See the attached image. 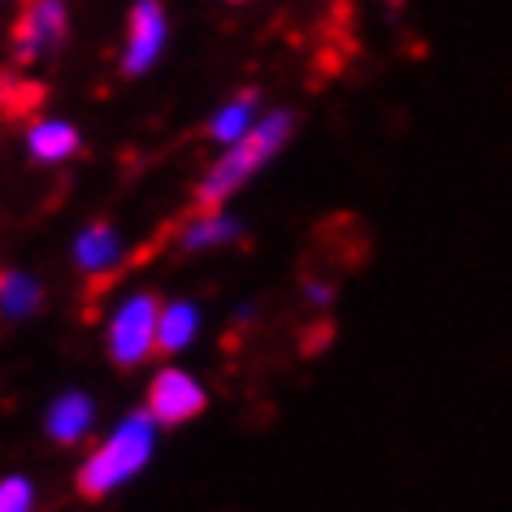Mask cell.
Instances as JSON below:
<instances>
[{"label":"cell","instance_id":"obj_1","mask_svg":"<svg viewBox=\"0 0 512 512\" xmlns=\"http://www.w3.org/2000/svg\"><path fill=\"white\" fill-rule=\"evenodd\" d=\"M287 135H291V113H274V118H265L261 126H252L243 139H235V148H230L226 157L209 170V178L200 183L191 213H217V209H222V200L235 187L248 183V178L287 144Z\"/></svg>","mask_w":512,"mask_h":512},{"label":"cell","instance_id":"obj_2","mask_svg":"<svg viewBox=\"0 0 512 512\" xmlns=\"http://www.w3.org/2000/svg\"><path fill=\"white\" fill-rule=\"evenodd\" d=\"M152 413H135L122 421L118 434L100 447V452L79 469V495L83 499H105L113 486H122L131 473H139L152 456Z\"/></svg>","mask_w":512,"mask_h":512},{"label":"cell","instance_id":"obj_3","mask_svg":"<svg viewBox=\"0 0 512 512\" xmlns=\"http://www.w3.org/2000/svg\"><path fill=\"white\" fill-rule=\"evenodd\" d=\"M157 326H161V300L157 296H135L122 304V313L113 317L109 330V356L113 365L131 369L148 356H157Z\"/></svg>","mask_w":512,"mask_h":512},{"label":"cell","instance_id":"obj_4","mask_svg":"<svg viewBox=\"0 0 512 512\" xmlns=\"http://www.w3.org/2000/svg\"><path fill=\"white\" fill-rule=\"evenodd\" d=\"M66 40V5L61 0H27L18 27H14V53L18 66H27L48 48H57Z\"/></svg>","mask_w":512,"mask_h":512},{"label":"cell","instance_id":"obj_5","mask_svg":"<svg viewBox=\"0 0 512 512\" xmlns=\"http://www.w3.org/2000/svg\"><path fill=\"white\" fill-rule=\"evenodd\" d=\"M148 413H152V421H161V426H183V421L204 413V391L183 369H161L148 391Z\"/></svg>","mask_w":512,"mask_h":512},{"label":"cell","instance_id":"obj_6","mask_svg":"<svg viewBox=\"0 0 512 512\" xmlns=\"http://www.w3.org/2000/svg\"><path fill=\"white\" fill-rule=\"evenodd\" d=\"M165 44V14L157 0H139L131 14V48H126V74H139L152 66V57Z\"/></svg>","mask_w":512,"mask_h":512},{"label":"cell","instance_id":"obj_7","mask_svg":"<svg viewBox=\"0 0 512 512\" xmlns=\"http://www.w3.org/2000/svg\"><path fill=\"white\" fill-rule=\"evenodd\" d=\"M87 426H92V400L87 395H61L48 413V434L57 443H79Z\"/></svg>","mask_w":512,"mask_h":512},{"label":"cell","instance_id":"obj_8","mask_svg":"<svg viewBox=\"0 0 512 512\" xmlns=\"http://www.w3.org/2000/svg\"><path fill=\"white\" fill-rule=\"evenodd\" d=\"M74 261H79L87 274L109 270V265L118 261V235H113V226H105V222L87 226V230H83V239L74 243Z\"/></svg>","mask_w":512,"mask_h":512},{"label":"cell","instance_id":"obj_9","mask_svg":"<svg viewBox=\"0 0 512 512\" xmlns=\"http://www.w3.org/2000/svg\"><path fill=\"white\" fill-rule=\"evenodd\" d=\"M196 326H200V313L191 309V304H170V309H161V326H157V356L178 352L191 335H196Z\"/></svg>","mask_w":512,"mask_h":512},{"label":"cell","instance_id":"obj_10","mask_svg":"<svg viewBox=\"0 0 512 512\" xmlns=\"http://www.w3.org/2000/svg\"><path fill=\"white\" fill-rule=\"evenodd\" d=\"M31 152L40 161H66L79 152V131L66 122H40L31 131Z\"/></svg>","mask_w":512,"mask_h":512},{"label":"cell","instance_id":"obj_11","mask_svg":"<svg viewBox=\"0 0 512 512\" xmlns=\"http://www.w3.org/2000/svg\"><path fill=\"white\" fill-rule=\"evenodd\" d=\"M44 105V87L40 83H27V79H0V113H5L9 122L27 118Z\"/></svg>","mask_w":512,"mask_h":512},{"label":"cell","instance_id":"obj_12","mask_svg":"<svg viewBox=\"0 0 512 512\" xmlns=\"http://www.w3.org/2000/svg\"><path fill=\"white\" fill-rule=\"evenodd\" d=\"M40 304V287L27 274H0V309L9 317H22Z\"/></svg>","mask_w":512,"mask_h":512},{"label":"cell","instance_id":"obj_13","mask_svg":"<svg viewBox=\"0 0 512 512\" xmlns=\"http://www.w3.org/2000/svg\"><path fill=\"white\" fill-rule=\"evenodd\" d=\"M252 100H256L252 92H243V96L235 100V105L217 113L209 131H213L217 139H226V144H235V139H243V135H248V113H252Z\"/></svg>","mask_w":512,"mask_h":512},{"label":"cell","instance_id":"obj_14","mask_svg":"<svg viewBox=\"0 0 512 512\" xmlns=\"http://www.w3.org/2000/svg\"><path fill=\"white\" fill-rule=\"evenodd\" d=\"M191 217H196V226L183 235L187 248H209V243H222L235 235V222H226L222 213H191Z\"/></svg>","mask_w":512,"mask_h":512},{"label":"cell","instance_id":"obj_15","mask_svg":"<svg viewBox=\"0 0 512 512\" xmlns=\"http://www.w3.org/2000/svg\"><path fill=\"white\" fill-rule=\"evenodd\" d=\"M0 512H31V482L27 478L0 482Z\"/></svg>","mask_w":512,"mask_h":512},{"label":"cell","instance_id":"obj_16","mask_svg":"<svg viewBox=\"0 0 512 512\" xmlns=\"http://www.w3.org/2000/svg\"><path fill=\"white\" fill-rule=\"evenodd\" d=\"M309 296H313L317 304H326V300H330V287H322V283H313V287H309Z\"/></svg>","mask_w":512,"mask_h":512},{"label":"cell","instance_id":"obj_17","mask_svg":"<svg viewBox=\"0 0 512 512\" xmlns=\"http://www.w3.org/2000/svg\"><path fill=\"white\" fill-rule=\"evenodd\" d=\"M391 5H395V0H391Z\"/></svg>","mask_w":512,"mask_h":512}]
</instances>
